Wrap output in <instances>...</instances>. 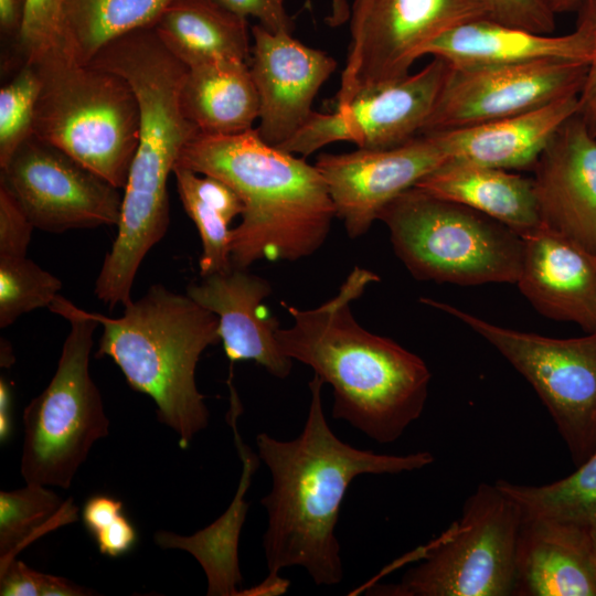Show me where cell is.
<instances>
[{"instance_id": "cell-35", "label": "cell", "mask_w": 596, "mask_h": 596, "mask_svg": "<svg viewBox=\"0 0 596 596\" xmlns=\"http://www.w3.org/2000/svg\"><path fill=\"white\" fill-rule=\"evenodd\" d=\"M34 228L17 198L0 182V257L26 256Z\"/></svg>"}, {"instance_id": "cell-2", "label": "cell", "mask_w": 596, "mask_h": 596, "mask_svg": "<svg viewBox=\"0 0 596 596\" xmlns=\"http://www.w3.org/2000/svg\"><path fill=\"white\" fill-rule=\"evenodd\" d=\"M91 64L124 77L140 111L139 141L123 190L117 235L94 287L97 299L113 310L131 300L143 258L167 233L168 179L183 147L200 131L180 106L188 67L167 49L153 26L110 41Z\"/></svg>"}, {"instance_id": "cell-14", "label": "cell", "mask_w": 596, "mask_h": 596, "mask_svg": "<svg viewBox=\"0 0 596 596\" xmlns=\"http://www.w3.org/2000/svg\"><path fill=\"white\" fill-rule=\"evenodd\" d=\"M589 64L541 60L520 64L453 66L421 135L478 125L581 94Z\"/></svg>"}, {"instance_id": "cell-42", "label": "cell", "mask_w": 596, "mask_h": 596, "mask_svg": "<svg viewBox=\"0 0 596 596\" xmlns=\"http://www.w3.org/2000/svg\"><path fill=\"white\" fill-rule=\"evenodd\" d=\"M11 405H12V393L10 385L1 376L0 380V437L1 441L7 440L10 435L11 429Z\"/></svg>"}, {"instance_id": "cell-3", "label": "cell", "mask_w": 596, "mask_h": 596, "mask_svg": "<svg viewBox=\"0 0 596 596\" xmlns=\"http://www.w3.org/2000/svg\"><path fill=\"white\" fill-rule=\"evenodd\" d=\"M375 281L377 275L355 267L338 294L318 307L283 302L292 323L278 328L277 340L286 356L331 385L334 419L391 444L421 417L432 375L419 356L354 319L352 301Z\"/></svg>"}, {"instance_id": "cell-18", "label": "cell", "mask_w": 596, "mask_h": 596, "mask_svg": "<svg viewBox=\"0 0 596 596\" xmlns=\"http://www.w3.org/2000/svg\"><path fill=\"white\" fill-rule=\"evenodd\" d=\"M188 286L187 295L219 318V334L232 362L253 361L277 379H286L292 360L277 340V321L267 315L262 301L272 292L266 279L232 267L201 276Z\"/></svg>"}, {"instance_id": "cell-31", "label": "cell", "mask_w": 596, "mask_h": 596, "mask_svg": "<svg viewBox=\"0 0 596 596\" xmlns=\"http://www.w3.org/2000/svg\"><path fill=\"white\" fill-rule=\"evenodd\" d=\"M61 289L57 277L26 256L0 257V328L26 312L49 308Z\"/></svg>"}, {"instance_id": "cell-39", "label": "cell", "mask_w": 596, "mask_h": 596, "mask_svg": "<svg viewBox=\"0 0 596 596\" xmlns=\"http://www.w3.org/2000/svg\"><path fill=\"white\" fill-rule=\"evenodd\" d=\"M576 12V29L587 36L593 51L586 82L579 95L585 96L596 89V0H585Z\"/></svg>"}, {"instance_id": "cell-23", "label": "cell", "mask_w": 596, "mask_h": 596, "mask_svg": "<svg viewBox=\"0 0 596 596\" xmlns=\"http://www.w3.org/2000/svg\"><path fill=\"white\" fill-rule=\"evenodd\" d=\"M415 187L486 214L520 236L543 224L533 178L447 160Z\"/></svg>"}, {"instance_id": "cell-1", "label": "cell", "mask_w": 596, "mask_h": 596, "mask_svg": "<svg viewBox=\"0 0 596 596\" xmlns=\"http://www.w3.org/2000/svg\"><path fill=\"white\" fill-rule=\"evenodd\" d=\"M323 384L316 374L309 382L308 415L296 438L256 436L259 459L272 476V489L260 500L267 512L263 547L268 575L245 595L285 593L289 582L278 574L292 566L302 567L318 586L341 583L343 564L336 526L353 479L418 470L435 460L428 451L377 454L342 441L323 412Z\"/></svg>"}, {"instance_id": "cell-15", "label": "cell", "mask_w": 596, "mask_h": 596, "mask_svg": "<svg viewBox=\"0 0 596 596\" xmlns=\"http://www.w3.org/2000/svg\"><path fill=\"white\" fill-rule=\"evenodd\" d=\"M447 160L435 138L425 134L387 149L322 153L315 166L328 187L336 216L349 237L356 238L393 199Z\"/></svg>"}, {"instance_id": "cell-12", "label": "cell", "mask_w": 596, "mask_h": 596, "mask_svg": "<svg viewBox=\"0 0 596 596\" xmlns=\"http://www.w3.org/2000/svg\"><path fill=\"white\" fill-rule=\"evenodd\" d=\"M450 64L434 56L415 74L365 91L332 114L312 111L280 149L307 157L336 141L387 149L421 135L437 103Z\"/></svg>"}, {"instance_id": "cell-41", "label": "cell", "mask_w": 596, "mask_h": 596, "mask_svg": "<svg viewBox=\"0 0 596 596\" xmlns=\"http://www.w3.org/2000/svg\"><path fill=\"white\" fill-rule=\"evenodd\" d=\"M94 592L66 578L44 574L41 596H86Z\"/></svg>"}, {"instance_id": "cell-17", "label": "cell", "mask_w": 596, "mask_h": 596, "mask_svg": "<svg viewBox=\"0 0 596 596\" xmlns=\"http://www.w3.org/2000/svg\"><path fill=\"white\" fill-rule=\"evenodd\" d=\"M533 169L543 223L596 256V136L579 111L556 130Z\"/></svg>"}, {"instance_id": "cell-45", "label": "cell", "mask_w": 596, "mask_h": 596, "mask_svg": "<svg viewBox=\"0 0 596 596\" xmlns=\"http://www.w3.org/2000/svg\"><path fill=\"white\" fill-rule=\"evenodd\" d=\"M349 17L345 0H332V15L329 19L332 25L344 22Z\"/></svg>"}, {"instance_id": "cell-11", "label": "cell", "mask_w": 596, "mask_h": 596, "mask_svg": "<svg viewBox=\"0 0 596 596\" xmlns=\"http://www.w3.org/2000/svg\"><path fill=\"white\" fill-rule=\"evenodd\" d=\"M479 18H490L488 0H354L336 109L406 76L428 43Z\"/></svg>"}, {"instance_id": "cell-44", "label": "cell", "mask_w": 596, "mask_h": 596, "mask_svg": "<svg viewBox=\"0 0 596 596\" xmlns=\"http://www.w3.org/2000/svg\"><path fill=\"white\" fill-rule=\"evenodd\" d=\"M547 8L555 14L577 11L585 0H543Z\"/></svg>"}, {"instance_id": "cell-34", "label": "cell", "mask_w": 596, "mask_h": 596, "mask_svg": "<svg viewBox=\"0 0 596 596\" xmlns=\"http://www.w3.org/2000/svg\"><path fill=\"white\" fill-rule=\"evenodd\" d=\"M66 0H26L18 35L25 62L45 51L64 47Z\"/></svg>"}, {"instance_id": "cell-38", "label": "cell", "mask_w": 596, "mask_h": 596, "mask_svg": "<svg viewBox=\"0 0 596 596\" xmlns=\"http://www.w3.org/2000/svg\"><path fill=\"white\" fill-rule=\"evenodd\" d=\"M44 573L17 558L0 566L1 596H41Z\"/></svg>"}, {"instance_id": "cell-28", "label": "cell", "mask_w": 596, "mask_h": 596, "mask_svg": "<svg viewBox=\"0 0 596 596\" xmlns=\"http://www.w3.org/2000/svg\"><path fill=\"white\" fill-rule=\"evenodd\" d=\"M173 0H66L64 50L88 64L110 41L155 26Z\"/></svg>"}, {"instance_id": "cell-47", "label": "cell", "mask_w": 596, "mask_h": 596, "mask_svg": "<svg viewBox=\"0 0 596 596\" xmlns=\"http://www.w3.org/2000/svg\"><path fill=\"white\" fill-rule=\"evenodd\" d=\"M592 553H593V560L596 567V530L592 532Z\"/></svg>"}, {"instance_id": "cell-43", "label": "cell", "mask_w": 596, "mask_h": 596, "mask_svg": "<svg viewBox=\"0 0 596 596\" xmlns=\"http://www.w3.org/2000/svg\"><path fill=\"white\" fill-rule=\"evenodd\" d=\"M579 114L587 123L592 134L596 136V89L585 96H579Z\"/></svg>"}, {"instance_id": "cell-30", "label": "cell", "mask_w": 596, "mask_h": 596, "mask_svg": "<svg viewBox=\"0 0 596 596\" xmlns=\"http://www.w3.org/2000/svg\"><path fill=\"white\" fill-rule=\"evenodd\" d=\"M77 508L46 486L26 483L0 492V566L29 544L65 524L76 522Z\"/></svg>"}, {"instance_id": "cell-5", "label": "cell", "mask_w": 596, "mask_h": 596, "mask_svg": "<svg viewBox=\"0 0 596 596\" xmlns=\"http://www.w3.org/2000/svg\"><path fill=\"white\" fill-rule=\"evenodd\" d=\"M124 307L119 318L89 312L103 328L97 356L110 358L132 390L152 398L158 419L187 448L209 425L195 370L203 351L221 341L219 318L161 284Z\"/></svg>"}, {"instance_id": "cell-33", "label": "cell", "mask_w": 596, "mask_h": 596, "mask_svg": "<svg viewBox=\"0 0 596 596\" xmlns=\"http://www.w3.org/2000/svg\"><path fill=\"white\" fill-rule=\"evenodd\" d=\"M83 523L98 551L110 557L128 553L137 542V532L123 512V502L106 494L89 497L82 512Z\"/></svg>"}, {"instance_id": "cell-6", "label": "cell", "mask_w": 596, "mask_h": 596, "mask_svg": "<svg viewBox=\"0 0 596 596\" xmlns=\"http://www.w3.org/2000/svg\"><path fill=\"white\" fill-rule=\"evenodd\" d=\"M40 77L33 136L125 189L140 128L136 95L120 75L75 61L64 47L32 62Z\"/></svg>"}, {"instance_id": "cell-36", "label": "cell", "mask_w": 596, "mask_h": 596, "mask_svg": "<svg viewBox=\"0 0 596 596\" xmlns=\"http://www.w3.org/2000/svg\"><path fill=\"white\" fill-rule=\"evenodd\" d=\"M490 19L532 32L551 34L555 14L543 0H488Z\"/></svg>"}, {"instance_id": "cell-32", "label": "cell", "mask_w": 596, "mask_h": 596, "mask_svg": "<svg viewBox=\"0 0 596 596\" xmlns=\"http://www.w3.org/2000/svg\"><path fill=\"white\" fill-rule=\"evenodd\" d=\"M40 77L32 64L25 63L13 79L0 91V168L33 135Z\"/></svg>"}, {"instance_id": "cell-9", "label": "cell", "mask_w": 596, "mask_h": 596, "mask_svg": "<svg viewBox=\"0 0 596 596\" xmlns=\"http://www.w3.org/2000/svg\"><path fill=\"white\" fill-rule=\"evenodd\" d=\"M522 512L494 482L480 483L462 514L423 547L418 565L396 584H371L381 596H505L514 592Z\"/></svg>"}, {"instance_id": "cell-13", "label": "cell", "mask_w": 596, "mask_h": 596, "mask_svg": "<svg viewBox=\"0 0 596 596\" xmlns=\"http://www.w3.org/2000/svg\"><path fill=\"white\" fill-rule=\"evenodd\" d=\"M0 182L38 230L63 233L117 226L120 219L121 189L33 135L1 168Z\"/></svg>"}, {"instance_id": "cell-40", "label": "cell", "mask_w": 596, "mask_h": 596, "mask_svg": "<svg viewBox=\"0 0 596 596\" xmlns=\"http://www.w3.org/2000/svg\"><path fill=\"white\" fill-rule=\"evenodd\" d=\"M26 0H0V29L6 35L18 39Z\"/></svg>"}, {"instance_id": "cell-4", "label": "cell", "mask_w": 596, "mask_h": 596, "mask_svg": "<svg viewBox=\"0 0 596 596\" xmlns=\"http://www.w3.org/2000/svg\"><path fill=\"white\" fill-rule=\"evenodd\" d=\"M175 166L223 181L242 200V221L232 230L234 267L308 257L329 234L336 210L316 166L268 145L256 128L235 135L199 132Z\"/></svg>"}, {"instance_id": "cell-16", "label": "cell", "mask_w": 596, "mask_h": 596, "mask_svg": "<svg viewBox=\"0 0 596 596\" xmlns=\"http://www.w3.org/2000/svg\"><path fill=\"white\" fill-rule=\"evenodd\" d=\"M249 71L259 98L257 132L272 146L291 138L312 114V102L337 67L326 52L288 32L252 28Z\"/></svg>"}, {"instance_id": "cell-21", "label": "cell", "mask_w": 596, "mask_h": 596, "mask_svg": "<svg viewBox=\"0 0 596 596\" xmlns=\"http://www.w3.org/2000/svg\"><path fill=\"white\" fill-rule=\"evenodd\" d=\"M513 594L596 596L592 532L522 517Z\"/></svg>"}, {"instance_id": "cell-46", "label": "cell", "mask_w": 596, "mask_h": 596, "mask_svg": "<svg viewBox=\"0 0 596 596\" xmlns=\"http://www.w3.org/2000/svg\"><path fill=\"white\" fill-rule=\"evenodd\" d=\"M13 361L14 358L10 343L7 340L1 339V366H9Z\"/></svg>"}, {"instance_id": "cell-29", "label": "cell", "mask_w": 596, "mask_h": 596, "mask_svg": "<svg viewBox=\"0 0 596 596\" xmlns=\"http://www.w3.org/2000/svg\"><path fill=\"white\" fill-rule=\"evenodd\" d=\"M524 518L546 519L588 532L596 530V451L570 476L541 486L497 480Z\"/></svg>"}, {"instance_id": "cell-22", "label": "cell", "mask_w": 596, "mask_h": 596, "mask_svg": "<svg viewBox=\"0 0 596 596\" xmlns=\"http://www.w3.org/2000/svg\"><path fill=\"white\" fill-rule=\"evenodd\" d=\"M453 66L520 64L541 60L590 63L593 51L579 30L563 35L532 32L479 18L439 35L423 50Z\"/></svg>"}, {"instance_id": "cell-10", "label": "cell", "mask_w": 596, "mask_h": 596, "mask_svg": "<svg viewBox=\"0 0 596 596\" xmlns=\"http://www.w3.org/2000/svg\"><path fill=\"white\" fill-rule=\"evenodd\" d=\"M487 340L534 389L577 467L596 451V332L556 339L493 324L424 298Z\"/></svg>"}, {"instance_id": "cell-8", "label": "cell", "mask_w": 596, "mask_h": 596, "mask_svg": "<svg viewBox=\"0 0 596 596\" xmlns=\"http://www.w3.org/2000/svg\"><path fill=\"white\" fill-rule=\"evenodd\" d=\"M49 309L71 323L56 371L23 413L20 471L25 483L68 489L93 445L109 433L102 394L89 373L99 322L58 295Z\"/></svg>"}, {"instance_id": "cell-37", "label": "cell", "mask_w": 596, "mask_h": 596, "mask_svg": "<svg viewBox=\"0 0 596 596\" xmlns=\"http://www.w3.org/2000/svg\"><path fill=\"white\" fill-rule=\"evenodd\" d=\"M232 12L243 17H254L266 30L291 33L292 19L285 9L286 0H216Z\"/></svg>"}, {"instance_id": "cell-20", "label": "cell", "mask_w": 596, "mask_h": 596, "mask_svg": "<svg viewBox=\"0 0 596 596\" xmlns=\"http://www.w3.org/2000/svg\"><path fill=\"white\" fill-rule=\"evenodd\" d=\"M581 94L469 127L429 134L448 160L503 169H533L556 130L579 111Z\"/></svg>"}, {"instance_id": "cell-25", "label": "cell", "mask_w": 596, "mask_h": 596, "mask_svg": "<svg viewBox=\"0 0 596 596\" xmlns=\"http://www.w3.org/2000/svg\"><path fill=\"white\" fill-rule=\"evenodd\" d=\"M153 28L188 67L214 60L247 63L251 58L247 19L216 0H173Z\"/></svg>"}, {"instance_id": "cell-7", "label": "cell", "mask_w": 596, "mask_h": 596, "mask_svg": "<svg viewBox=\"0 0 596 596\" xmlns=\"http://www.w3.org/2000/svg\"><path fill=\"white\" fill-rule=\"evenodd\" d=\"M396 255L417 279L517 283L523 240L503 223L413 187L380 212Z\"/></svg>"}, {"instance_id": "cell-24", "label": "cell", "mask_w": 596, "mask_h": 596, "mask_svg": "<svg viewBox=\"0 0 596 596\" xmlns=\"http://www.w3.org/2000/svg\"><path fill=\"white\" fill-rule=\"evenodd\" d=\"M180 106L205 135L247 131L259 116V98L249 66L240 60H214L188 67L180 88Z\"/></svg>"}, {"instance_id": "cell-26", "label": "cell", "mask_w": 596, "mask_h": 596, "mask_svg": "<svg viewBox=\"0 0 596 596\" xmlns=\"http://www.w3.org/2000/svg\"><path fill=\"white\" fill-rule=\"evenodd\" d=\"M235 444L243 461V475L237 493L226 512L206 529L192 536H180L167 531L155 534L162 549H181L190 552L203 567L210 596L240 595L242 575L238 567L237 545L241 528L248 504L244 500L251 479L258 466V457L242 441L235 423H232Z\"/></svg>"}, {"instance_id": "cell-27", "label": "cell", "mask_w": 596, "mask_h": 596, "mask_svg": "<svg viewBox=\"0 0 596 596\" xmlns=\"http://www.w3.org/2000/svg\"><path fill=\"white\" fill-rule=\"evenodd\" d=\"M172 173L183 209L201 238L200 276L230 269L233 230L230 223L242 214V200L231 187L214 177L180 166H174Z\"/></svg>"}, {"instance_id": "cell-19", "label": "cell", "mask_w": 596, "mask_h": 596, "mask_svg": "<svg viewBox=\"0 0 596 596\" xmlns=\"http://www.w3.org/2000/svg\"><path fill=\"white\" fill-rule=\"evenodd\" d=\"M521 237V292L545 317L596 332V256L544 223Z\"/></svg>"}]
</instances>
